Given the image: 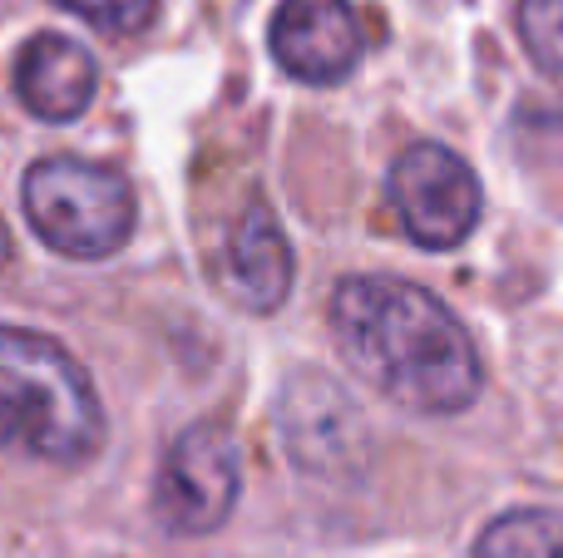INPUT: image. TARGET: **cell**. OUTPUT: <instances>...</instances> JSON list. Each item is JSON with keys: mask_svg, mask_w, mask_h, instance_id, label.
I'll return each mask as SVG.
<instances>
[{"mask_svg": "<svg viewBox=\"0 0 563 558\" xmlns=\"http://www.w3.org/2000/svg\"><path fill=\"white\" fill-rule=\"evenodd\" d=\"M243 494V450L233 431L198 421L168 445L154 484V520L178 539H203L223 529Z\"/></svg>", "mask_w": 563, "mask_h": 558, "instance_id": "obj_4", "label": "cell"}, {"mask_svg": "<svg viewBox=\"0 0 563 558\" xmlns=\"http://www.w3.org/2000/svg\"><path fill=\"white\" fill-rule=\"evenodd\" d=\"M475 558H563V510H509L475 539Z\"/></svg>", "mask_w": 563, "mask_h": 558, "instance_id": "obj_10", "label": "cell"}, {"mask_svg": "<svg viewBox=\"0 0 563 558\" xmlns=\"http://www.w3.org/2000/svg\"><path fill=\"white\" fill-rule=\"evenodd\" d=\"M99 89V65L85 45H75L69 35L40 30L15 59V94L45 124H69L95 104Z\"/></svg>", "mask_w": 563, "mask_h": 558, "instance_id": "obj_9", "label": "cell"}, {"mask_svg": "<svg viewBox=\"0 0 563 558\" xmlns=\"http://www.w3.org/2000/svg\"><path fill=\"white\" fill-rule=\"evenodd\" d=\"M366 55V30L351 0H282L273 15V59L291 79L341 85Z\"/></svg>", "mask_w": 563, "mask_h": 558, "instance_id": "obj_7", "label": "cell"}, {"mask_svg": "<svg viewBox=\"0 0 563 558\" xmlns=\"http://www.w3.org/2000/svg\"><path fill=\"white\" fill-rule=\"evenodd\" d=\"M291 292V243L277 213L257 198L243 208L223 247V297L243 312H277Z\"/></svg>", "mask_w": 563, "mask_h": 558, "instance_id": "obj_8", "label": "cell"}, {"mask_svg": "<svg viewBox=\"0 0 563 558\" xmlns=\"http://www.w3.org/2000/svg\"><path fill=\"white\" fill-rule=\"evenodd\" d=\"M282 435H287V455L311 475H351L366 460V421L351 405L331 376L297 371L282 386L277 405Z\"/></svg>", "mask_w": 563, "mask_h": 558, "instance_id": "obj_6", "label": "cell"}, {"mask_svg": "<svg viewBox=\"0 0 563 558\" xmlns=\"http://www.w3.org/2000/svg\"><path fill=\"white\" fill-rule=\"evenodd\" d=\"M515 25L534 69L563 89V0H519Z\"/></svg>", "mask_w": 563, "mask_h": 558, "instance_id": "obj_11", "label": "cell"}, {"mask_svg": "<svg viewBox=\"0 0 563 558\" xmlns=\"http://www.w3.org/2000/svg\"><path fill=\"white\" fill-rule=\"evenodd\" d=\"M104 431V405L85 366L55 336L0 326V455L75 470L99 455Z\"/></svg>", "mask_w": 563, "mask_h": 558, "instance_id": "obj_2", "label": "cell"}, {"mask_svg": "<svg viewBox=\"0 0 563 558\" xmlns=\"http://www.w3.org/2000/svg\"><path fill=\"white\" fill-rule=\"evenodd\" d=\"M59 10L79 15L85 25L104 30L114 40H129V35H144L158 15V0H55Z\"/></svg>", "mask_w": 563, "mask_h": 558, "instance_id": "obj_12", "label": "cell"}, {"mask_svg": "<svg viewBox=\"0 0 563 558\" xmlns=\"http://www.w3.org/2000/svg\"><path fill=\"white\" fill-rule=\"evenodd\" d=\"M386 193L410 243L430 247V253L460 247L485 213V188H479L475 168L445 144H410L390 164Z\"/></svg>", "mask_w": 563, "mask_h": 558, "instance_id": "obj_5", "label": "cell"}, {"mask_svg": "<svg viewBox=\"0 0 563 558\" xmlns=\"http://www.w3.org/2000/svg\"><path fill=\"white\" fill-rule=\"evenodd\" d=\"M20 203L35 237L59 257L95 263L129 243L139 223V198L119 168L89 158H40L20 183Z\"/></svg>", "mask_w": 563, "mask_h": 558, "instance_id": "obj_3", "label": "cell"}, {"mask_svg": "<svg viewBox=\"0 0 563 558\" xmlns=\"http://www.w3.org/2000/svg\"><path fill=\"white\" fill-rule=\"evenodd\" d=\"M331 336L351 371L400 411L460 415L485 391V361L465 322L416 282L346 277L331 292Z\"/></svg>", "mask_w": 563, "mask_h": 558, "instance_id": "obj_1", "label": "cell"}]
</instances>
